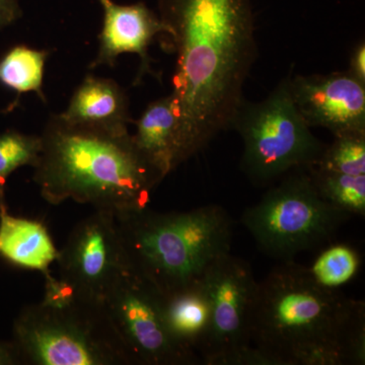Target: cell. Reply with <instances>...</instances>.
I'll return each mask as SVG.
<instances>
[{
    "mask_svg": "<svg viewBox=\"0 0 365 365\" xmlns=\"http://www.w3.org/2000/svg\"><path fill=\"white\" fill-rule=\"evenodd\" d=\"M40 136L33 180L52 205L72 200L115 215L140 210L165 179L129 131L79 126L52 115Z\"/></svg>",
    "mask_w": 365,
    "mask_h": 365,
    "instance_id": "3957f363",
    "label": "cell"
},
{
    "mask_svg": "<svg viewBox=\"0 0 365 365\" xmlns=\"http://www.w3.org/2000/svg\"><path fill=\"white\" fill-rule=\"evenodd\" d=\"M104 11L102 31L98 35V54L90 68L114 67L124 53H133L140 59L135 85L146 73L153 74L148 48L160 34L167 35L168 28L155 11L143 2L121 6L113 0H98Z\"/></svg>",
    "mask_w": 365,
    "mask_h": 365,
    "instance_id": "7c38bea8",
    "label": "cell"
},
{
    "mask_svg": "<svg viewBox=\"0 0 365 365\" xmlns=\"http://www.w3.org/2000/svg\"><path fill=\"white\" fill-rule=\"evenodd\" d=\"M45 278V292L42 304L46 306L63 307L71 306L76 300L81 299L71 283L56 278L51 273L43 274Z\"/></svg>",
    "mask_w": 365,
    "mask_h": 365,
    "instance_id": "7402d4cb",
    "label": "cell"
},
{
    "mask_svg": "<svg viewBox=\"0 0 365 365\" xmlns=\"http://www.w3.org/2000/svg\"><path fill=\"white\" fill-rule=\"evenodd\" d=\"M311 165L352 176H365V130L334 135L333 143L326 145Z\"/></svg>",
    "mask_w": 365,
    "mask_h": 365,
    "instance_id": "ffe728a7",
    "label": "cell"
},
{
    "mask_svg": "<svg viewBox=\"0 0 365 365\" xmlns=\"http://www.w3.org/2000/svg\"><path fill=\"white\" fill-rule=\"evenodd\" d=\"M51 52L26 45H16L0 58V85L16 93V101L7 111L14 109L23 93H34L47 103L43 86L46 61Z\"/></svg>",
    "mask_w": 365,
    "mask_h": 365,
    "instance_id": "e0dca14e",
    "label": "cell"
},
{
    "mask_svg": "<svg viewBox=\"0 0 365 365\" xmlns=\"http://www.w3.org/2000/svg\"><path fill=\"white\" fill-rule=\"evenodd\" d=\"M23 16L19 0H0V30L14 25Z\"/></svg>",
    "mask_w": 365,
    "mask_h": 365,
    "instance_id": "cb8c5ba5",
    "label": "cell"
},
{
    "mask_svg": "<svg viewBox=\"0 0 365 365\" xmlns=\"http://www.w3.org/2000/svg\"><path fill=\"white\" fill-rule=\"evenodd\" d=\"M348 72L365 85V44L364 41H361L355 46L350 55L349 68Z\"/></svg>",
    "mask_w": 365,
    "mask_h": 365,
    "instance_id": "603a6c76",
    "label": "cell"
},
{
    "mask_svg": "<svg viewBox=\"0 0 365 365\" xmlns=\"http://www.w3.org/2000/svg\"><path fill=\"white\" fill-rule=\"evenodd\" d=\"M350 217L319 195L302 168L281 177L247 208L242 223L264 253L284 262L330 242Z\"/></svg>",
    "mask_w": 365,
    "mask_h": 365,
    "instance_id": "8992f818",
    "label": "cell"
},
{
    "mask_svg": "<svg viewBox=\"0 0 365 365\" xmlns=\"http://www.w3.org/2000/svg\"><path fill=\"white\" fill-rule=\"evenodd\" d=\"M292 73L265 100H245L230 128L240 134L244 143L242 170L259 186L270 184L292 170L306 169L326 148L295 107L290 93Z\"/></svg>",
    "mask_w": 365,
    "mask_h": 365,
    "instance_id": "52a82bcc",
    "label": "cell"
},
{
    "mask_svg": "<svg viewBox=\"0 0 365 365\" xmlns=\"http://www.w3.org/2000/svg\"><path fill=\"white\" fill-rule=\"evenodd\" d=\"M11 341L23 364L132 365L103 304L81 299L63 307H24Z\"/></svg>",
    "mask_w": 365,
    "mask_h": 365,
    "instance_id": "5b68a950",
    "label": "cell"
},
{
    "mask_svg": "<svg viewBox=\"0 0 365 365\" xmlns=\"http://www.w3.org/2000/svg\"><path fill=\"white\" fill-rule=\"evenodd\" d=\"M211 321L200 355L207 365H266L250 339V316L257 283L249 262L230 253L202 277Z\"/></svg>",
    "mask_w": 365,
    "mask_h": 365,
    "instance_id": "ba28073f",
    "label": "cell"
},
{
    "mask_svg": "<svg viewBox=\"0 0 365 365\" xmlns=\"http://www.w3.org/2000/svg\"><path fill=\"white\" fill-rule=\"evenodd\" d=\"M250 339L266 365H364V302L284 261L257 283Z\"/></svg>",
    "mask_w": 365,
    "mask_h": 365,
    "instance_id": "7a4b0ae2",
    "label": "cell"
},
{
    "mask_svg": "<svg viewBox=\"0 0 365 365\" xmlns=\"http://www.w3.org/2000/svg\"><path fill=\"white\" fill-rule=\"evenodd\" d=\"M56 263L60 277L81 299L103 304L120 276L130 269L116 215L95 209L71 230Z\"/></svg>",
    "mask_w": 365,
    "mask_h": 365,
    "instance_id": "30bf717a",
    "label": "cell"
},
{
    "mask_svg": "<svg viewBox=\"0 0 365 365\" xmlns=\"http://www.w3.org/2000/svg\"><path fill=\"white\" fill-rule=\"evenodd\" d=\"M319 195L335 207L350 216L365 215V176H352L343 173L306 168Z\"/></svg>",
    "mask_w": 365,
    "mask_h": 365,
    "instance_id": "ac0fdd59",
    "label": "cell"
},
{
    "mask_svg": "<svg viewBox=\"0 0 365 365\" xmlns=\"http://www.w3.org/2000/svg\"><path fill=\"white\" fill-rule=\"evenodd\" d=\"M0 257L29 270L49 272L58 250L43 223L11 215L6 196H0Z\"/></svg>",
    "mask_w": 365,
    "mask_h": 365,
    "instance_id": "5bb4252c",
    "label": "cell"
},
{
    "mask_svg": "<svg viewBox=\"0 0 365 365\" xmlns=\"http://www.w3.org/2000/svg\"><path fill=\"white\" fill-rule=\"evenodd\" d=\"M19 364H23V362L13 341H0V365Z\"/></svg>",
    "mask_w": 365,
    "mask_h": 365,
    "instance_id": "d4e9b609",
    "label": "cell"
},
{
    "mask_svg": "<svg viewBox=\"0 0 365 365\" xmlns=\"http://www.w3.org/2000/svg\"><path fill=\"white\" fill-rule=\"evenodd\" d=\"M361 267V255L351 245L331 244L319 252L307 272L322 287L339 289L354 279Z\"/></svg>",
    "mask_w": 365,
    "mask_h": 365,
    "instance_id": "d6986e66",
    "label": "cell"
},
{
    "mask_svg": "<svg viewBox=\"0 0 365 365\" xmlns=\"http://www.w3.org/2000/svg\"><path fill=\"white\" fill-rule=\"evenodd\" d=\"M58 116L69 124L114 132L128 131L133 122L126 91L113 79L93 74L83 78L68 107Z\"/></svg>",
    "mask_w": 365,
    "mask_h": 365,
    "instance_id": "4fadbf2b",
    "label": "cell"
},
{
    "mask_svg": "<svg viewBox=\"0 0 365 365\" xmlns=\"http://www.w3.org/2000/svg\"><path fill=\"white\" fill-rule=\"evenodd\" d=\"M103 307L132 365H191L200 359L170 335L162 297L128 269L107 294Z\"/></svg>",
    "mask_w": 365,
    "mask_h": 365,
    "instance_id": "9c48e42d",
    "label": "cell"
},
{
    "mask_svg": "<svg viewBox=\"0 0 365 365\" xmlns=\"http://www.w3.org/2000/svg\"><path fill=\"white\" fill-rule=\"evenodd\" d=\"M42 150V139L16 130L0 133V196H6L7 179L21 167H35Z\"/></svg>",
    "mask_w": 365,
    "mask_h": 365,
    "instance_id": "44dd1931",
    "label": "cell"
},
{
    "mask_svg": "<svg viewBox=\"0 0 365 365\" xmlns=\"http://www.w3.org/2000/svg\"><path fill=\"white\" fill-rule=\"evenodd\" d=\"M177 63L179 163L232 128L257 59L252 0H158Z\"/></svg>",
    "mask_w": 365,
    "mask_h": 365,
    "instance_id": "6da1fadb",
    "label": "cell"
},
{
    "mask_svg": "<svg viewBox=\"0 0 365 365\" xmlns=\"http://www.w3.org/2000/svg\"><path fill=\"white\" fill-rule=\"evenodd\" d=\"M290 93L297 111L311 128L333 135L365 130V85L347 71L290 76Z\"/></svg>",
    "mask_w": 365,
    "mask_h": 365,
    "instance_id": "8fae6325",
    "label": "cell"
},
{
    "mask_svg": "<svg viewBox=\"0 0 365 365\" xmlns=\"http://www.w3.org/2000/svg\"><path fill=\"white\" fill-rule=\"evenodd\" d=\"M162 297V312L170 335L185 349L200 354L210 328L211 309L202 279Z\"/></svg>",
    "mask_w": 365,
    "mask_h": 365,
    "instance_id": "2e32d148",
    "label": "cell"
},
{
    "mask_svg": "<svg viewBox=\"0 0 365 365\" xmlns=\"http://www.w3.org/2000/svg\"><path fill=\"white\" fill-rule=\"evenodd\" d=\"M116 218L129 267L163 297L198 282L232 252L234 222L220 205L172 212L146 207Z\"/></svg>",
    "mask_w": 365,
    "mask_h": 365,
    "instance_id": "277c9868",
    "label": "cell"
},
{
    "mask_svg": "<svg viewBox=\"0 0 365 365\" xmlns=\"http://www.w3.org/2000/svg\"><path fill=\"white\" fill-rule=\"evenodd\" d=\"M134 143L163 178L179 167V120L172 96L158 98L135 122Z\"/></svg>",
    "mask_w": 365,
    "mask_h": 365,
    "instance_id": "9a60e30c",
    "label": "cell"
}]
</instances>
